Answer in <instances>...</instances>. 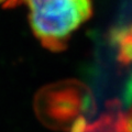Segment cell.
Instances as JSON below:
<instances>
[{
	"instance_id": "5b68a950",
	"label": "cell",
	"mask_w": 132,
	"mask_h": 132,
	"mask_svg": "<svg viewBox=\"0 0 132 132\" xmlns=\"http://www.w3.org/2000/svg\"><path fill=\"white\" fill-rule=\"evenodd\" d=\"M117 132H132V107L123 112L122 109L119 112L117 119Z\"/></svg>"
},
{
	"instance_id": "7a4b0ae2",
	"label": "cell",
	"mask_w": 132,
	"mask_h": 132,
	"mask_svg": "<svg viewBox=\"0 0 132 132\" xmlns=\"http://www.w3.org/2000/svg\"><path fill=\"white\" fill-rule=\"evenodd\" d=\"M94 108L90 90L77 80H64L48 85L38 93L35 113L43 125L54 130L71 131Z\"/></svg>"
},
{
	"instance_id": "277c9868",
	"label": "cell",
	"mask_w": 132,
	"mask_h": 132,
	"mask_svg": "<svg viewBox=\"0 0 132 132\" xmlns=\"http://www.w3.org/2000/svg\"><path fill=\"white\" fill-rule=\"evenodd\" d=\"M110 42L117 50V60L122 65L132 63V23L114 28L110 33Z\"/></svg>"
},
{
	"instance_id": "3957f363",
	"label": "cell",
	"mask_w": 132,
	"mask_h": 132,
	"mask_svg": "<svg viewBox=\"0 0 132 132\" xmlns=\"http://www.w3.org/2000/svg\"><path fill=\"white\" fill-rule=\"evenodd\" d=\"M122 106L118 100H111L107 105L106 112L95 122L89 123L81 118L73 126L69 132H117V119Z\"/></svg>"
},
{
	"instance_id": "6da1fadb",
	"label": "cell",
	"mask_w": 132,
	"mask_h": 132,
	"mask_svg": "<svg viewBox=\"0 0 132 132\" xmlns=\"http://www.w3.org/2000/svg\"><path fill=\"white\" fill-rule=\"evenodd\" d=\"M27 6L29 23L41 44L61 52L72 33L92 16L90 0H5L3 8Z\"/></svg>"
}]
</instances>
